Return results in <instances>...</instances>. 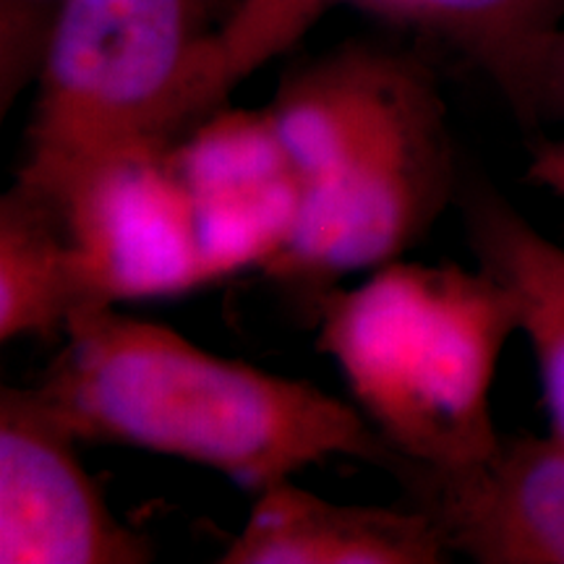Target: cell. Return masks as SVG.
<instances>
[{
	"label": "cell",
	"mask_w": 564,
	"mask_h": 564,
	"mask_svg": "<svg viewBox=\"0 0 564 564\" xmlns=\"http://www.w3.org/2000/svg\"><path fill=\"white\" fill-rule=\"evenodd\" d=\"M333 3H335V0H333Z\"/></svg>",
	"instance_id": "ac0fdd59"
},
{
	"label": "cell",
	"mask_w": 564,
	"mask_h": 564,
	"mask_svg": "<svg viewBox=\"0 0 564 564\" xmlns=\"http://www.w3.org/2000/svg\"><path fill=\"white\" fill-rule=\"evenodd\" d=\"M40 387L0 390V562L144 564V533L118 520Z\"/></svg>",
	"instance_id": "8992f818"
},
{
	"label": "cell",
	"mask_w": 564,
	"mask_h": 564,
	"mask_svg": "<svg viewBox=\"0 0 564 564\" xmlns=\"http://www.w3.org/2000/svg\"><path fill=\"white\" fill-rule=\"evenodd\" d=\"M440 528L419 507L337 505L291 478L259 491L223 564H442Z\"/></svg>",
	"instance_id": "9c48e42d"
},
{
	"label": "cell",
	"mask_w": 564,
	"mask_h": 564,
	"mask_svg": "<svg viewBox=\"0 0 564 564\" xmlns=\"http://www.w3.org/2000/svg\"><path fill=\"white\" fill-rule=\"evenodd\" d=\"M37 387L79 442L181 457L257 491L324 457L390 455L358 408L316 384L215 356L116 306L68 324Z\"/></svg>",
	"instance_id": "6da1fadb"
},
{
	"label": "cell",
	"mask_w": 564,
	"mask_h": 564,
	"mask_svg": "<svg viewBox=\"0 0 564 564\" xmlns=\"http://www.w3.org/2000/svg\"><path fill=\"white\" fill-rule=\"evenodd\" d=\"M171 144L116 147L51 183H34L58 199L66 217L87 312L209 285L194 207L175 171Z\"/></svg>",
	"instance_id": "5b68a950"
},
{
	"label": "cell",
	"mask_w": 564,
	"mask_h": 564,
	"mask_svg": "<svg viewBox=\"0 0 564 564\" xmlns=\"http://www.w3.org/2000/svg\"><path fill=\"white\" fill-rule=\"evenodd\" d=\"M66 0H0V112L40 79Z\"/></svg>",
	"instance_id": "2e32d148"
},
{
	"label": "cell",
	"mask_w": 564,
	"mask_h": 564,
	"mask_svg": "<svg viewBox=\"0 0 564 564\" xmlns=\"http://www.w3.org/2000/svg\"><path fill=\"white\" fill-rule=\"evenodd\" d=\"M415 58L377 45H343L288 70L270 110L306 194L327 183L387 102Z\"/></svg>",
	"instance_id": "8fae6325"
},
{
	"label": "cell",
	"mask_w": 564,
	"mask_h": 564,
	"mask_svg": "<svg viewBox=\"0 0 564 564\" xmlns=\"http://www.w3.org/2000/svg\"><path fill=\"white\" fill-rule=\"evenodd\" d=\"M390 470L440 528L449 554L481 564H564V442L502 436L481 460L432 468L387 455Z\"/></svg>",
	"instance_id": "ba28073f"
},
{
	"label": "cell",
	"mask_w": 564,
	"mask_h": 564,
	"mask_svg": "<svg viewBox=\"0 0 564 564\" xmlns=\"http://www.w3.org/2000/svg\"><path fill=\"white\" fill-rule=\"evenodd\" d=\"M525 178L546 192L564 196V137L544 139L533 147Z\"/></svg>",
	"instance_id": "e0dca14e"
},
{
	"label": "cell",
	"mask_w": 564,
	"mask_h": 564,
	"mask_svg": "<svg viewBox=\"0 0 564 564\" xmlns=\"http://www.w3.org/2000/svg\"><path fill=\"white\" fill-rule=\"evenodd\" d=\"M314 306L316 345L392 455L455 468L497 447L491 387L520 333L502 282L481 267L398 259L361 285L329 288Z\"/></svg>",
	"instance_id": "7a4b0ae2"
},
{
	"label": "cell",
	"mask_w": 564,
	"mask_h": 564,
	"mask_svg": "<svg viewBox=\"0 0 564 564\" xmlns=\"http://www.w3.org/2000/svg\"><path fill=\"white\" fill-rule=\"evenodd\" d=\"M333 0H238L215 45L220 102L238 82L293 45Z\"/></svg>",
	"instance_id": "5bb4252c"
},
{
	"label": "cell",
	"mask_w": 564,
	"mask_h": 564,
	"mask_svg": "<svg viewBox=\"0 0 564 564\" xmlns=\"http://www.w3.org/2000/svg\"><path fill=\"white\" fill-rule=\"evenodd\" d=\"M84 312L79 257L58 199L17 178L0 196V340H51Z\"/></svg>",
	"instance_id": "7c38bea8"
},
{
	"label": "cell",
	"mask_w": 564,
	"mask_h": 564,
	"mask_svg": "<svg viewBox=\"0 0 564 564\" xmlns=\"http://www.w3.org/2000/svg\"><path fill=\"white\" fill-rule=\"evenodd\" d=\"M460 175L447 105L415 61L333 178L306 194L291 241L264 274L316 303L348 274L398 262L455 204Z\"/></svg>",
	"instance_id": "277c9868"
},
{
	"label": "cell",
	"mask_w": 564,
	"mask_h": 564,
	"mask_svg": "<svg viewBox=\"0 0 564 564\" xmlns=\"http://www.w3.org/2000/svg\"><path fill=\"white\" fill-rule=\"evenodd\" d=\"M238 0H66L37 79L19 178L51 183L223 108L215 45Z\"/></svg>",
	"instance_id": "3957f363"
},
{
	"label": "cell",
	"mask_w": 564,
	"mask_h": 564,
	"mask_svg": "<svg viewBox=\"0 0 564 564\" xmlns=\"http://www.w3.org/2000/svg\"><path fill=\"white\" fill-rule=\"evenodd\" d=\"M455 204L478 267L512 295L520 333L539 366L549 426L564 442V246L546 238L468 162Z\"/></svg>",
	"instance_id": "30bf717a"
},
{
	"label": "cell",
	"mask_w": 564,
	"mask_h": 564,
	"mask_svg": "<svg viewBox=\"0 0 564 564\" xmlns=\"http://www.w3.org/2000/svg\"><path fill=\"white\" fill-rule=\"evenodd\" d=\"M209 285L259 270L291 241L306 186L270 110L217 108L171 144Z\"/></svg>",
	"instance_id": "52a82bcc"
},
{
	"label": "cell",
	"mask_w": 564,
	"mask_h": 564,
	"mask_svg": "<svg viewBox=\"0 0 564 564\" xmlns=\"http://www.w3.org/2000/svg\"><path fill=\"white\" fill-rule=\"evenodd\" d=\"M343 3V0H335ZM413 26L486 70L520 42L562 24L564 0H348Z\"/></svg>",
	"instance_id": "4fadbf2b"
},
{
	"label": "cell",
	"mask_w": 564,
	"mask_h": 564,
	"mask_svg": "<svg viewBox=\"0 0 564 564\" xmlns=\"http://www.w3.org/2000/svg\"><path fill=\"white\" fill-rule=\"evenodd\" d=\"M528 126L564 123V26L535 34L484 70Z\"/></svg>",
	"instance_id": "9a60e30c"
}]
</instances>
